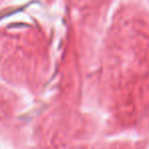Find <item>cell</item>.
Returning <instances> with one entry per match:
<instances>
[{"mask_svg":"<svg viewBox=\"0 0 149 149\" xmlns=\"http://www.w3.org/2000/svg\"><path fill=\"white\" fill-rule=\"evenodd\" d=\"M138 1H140L142 4H144V5L149 9V0H138Z\"/></svg>","mask_w":149,"mask_h":149,"instance_id":"cell-1","label":"cell"}]
</instances>
